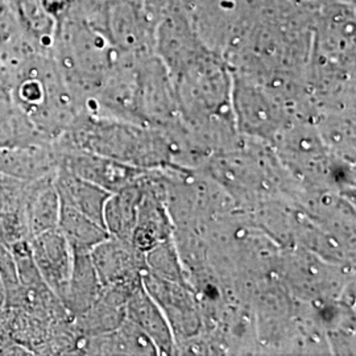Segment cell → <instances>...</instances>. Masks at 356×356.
<instances>
[{
  "label": "cell",
  "mask_w": 356,
  "mask_h": 356,
  "mask_svg": "<svg viewBox=\"0 0 356 356\" xmlns=\"http://www.w3.org/2000/svg\"><path fill=\"white\" fill-rule=\"evenodd\" d=\"M294 4L304 6V7H310V8H317L319 6L330 1H347V3H355V0H288Z\"/></svg>",
  "instance_id": "cell-3"
},
{
  "label": "cell",
  "mask_w": 356,
  "mask_h": 356,
  "mask_svg": "<svg viewBox=\"0 0 356 356\" xmlns=\"http://www.w3.org/2000/svg\"><path fill=\"white\" fill-rule=\"evenodd\" d=\"M197 1L198 0H143V7L157 26L161 17L170 13L186 15L191 19Z\"/></svg>",
  "instance_id": "cell-2"
},
{
  "label": "cell",
  "mask_w": 356,
  "mask_h": 356,
  "mask_svg": "<svg viewBox=\"0 0 356 356\" xmlns=\"http://www.w3.org/2000/svg\"><path fill=\"white\" fill-rule=\"evenodd\" d=\"M355 3L330 1L319 6L312 19L309 61L355 69Z\"/></svg>",
  "instance_id": "cell-1"
}]
</instances>
